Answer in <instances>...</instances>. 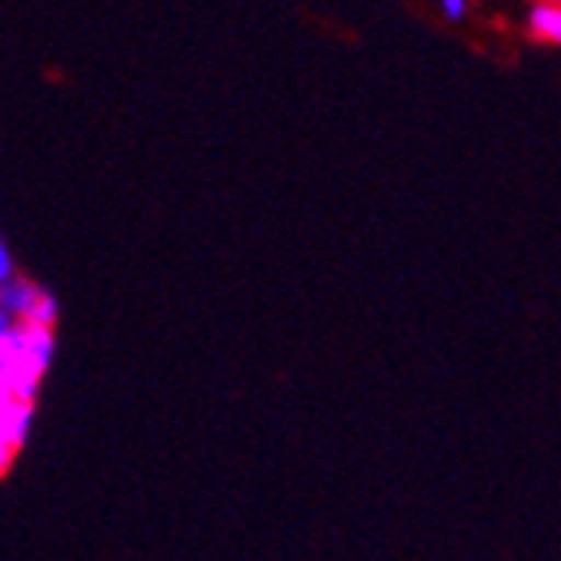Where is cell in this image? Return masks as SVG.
<instances>
[{
  "label": "cell",
  "instance_id": "obj_1",
  "mask_svg": "<svg viewBox=\"0 0 561 561\" xmlns=\"http://www.w3.org/2000/svg\"><path fill=\"white\" fill-rule=\"evenodd\" d=\"M58 336L55 327L14 323L11 333L0 340V370H4V390L18 400H34L44 374L55 360Z\"/></svg>",
  "mask_w": 561,
  "mask_h": 561
},
{
  "label": "cell",
  "instance_id": "obj_2",
  "mask_svg": "<svg viewBox=\"0 0 561 561\" xmlns=\"http://www.w3.org/2000/svg\"><path fill=\"white\" fill-rule=\"evenodd\" d=\"M0 306L14 317V323H31V327H58L61 317L58 296L24 273H14L0 286Z\"/></svg>",
  "mask_w": 561,
  "mask_h": 561
},
{
  "label": "cell",
  "instance_id": "obj_3",
  "mask_svg": "<svg viewBox=\"0 0 561 561\" xmlns=\"http://www.w3.org/2000/svg\"><path fill=\"white\" fill-rule=\"evenodd\" d=\"M34 427V400L0 397V450H21Z\"/></svg>",
  "mask_w": 561,
  "mask_h": 561
},
{
  "label": "cell",
  "instance_id": "obj_4",
  "mask_svg": "<svg viewBox=\"0 0 561 561\" xmlns=\"http://www.w3.org/2000/svg\"><path fill=\"white\" fill-rule=\"evenodd\" d=\"M528 34L541 44H561V4L535 0V8L528 14Z\"/></svg>",
  "mask_w": 561,
  "mask_h": 561
},
{
  "label": "cell",
  "instance_id": "obj_5",
  "mask_svg": "<svg viewBox=\"0 0 561 561\" xmlns=\"http://www.w3.org/2000/svg\"><path fill=\"white\" fill-rule=\"evenodd\" d=\"M437 11L447 18V21H465L468 11H471V0H437Z\"/></svg>",
  "mask_w": 561,
  "mask_h": 561
},
{
  "label": "cell",
  "instance_id": "obj_6",
  "mask_svg": "<svg viewBox=\"0 0 561 561\" xmlns=\"http://www.w3.org/2000/svg\"><path fill=\"white\" fill-rule=\"evenodd\" d=\"M18 273V263H14V252H11V245L4 242V236H0V286H4L11 276Z\"/></svg>",
  "mask_w": 561,
  "mask_h": 561
},
{
  "label": "cell",
  "instance_id": "obj_7",
  "mask_svg": "<svg viewBox=\"0 0 561 561\" xmlns=\"http://www.w3.org/2000/svg\"><path fill=\"white\" fill-rule=\"evenodd\" d=\"M18 461V450H0V478H4Z\"/></svg>",
  "mask_w": 561,
  "mask_h": 561
},
{
  "label": "cell",
  "instance_id": "obj_8",
  "mask_svg": "<svg viewBox=\"0 0 561 561\" xmlns=\"http://www.w3.org/2000/svg\"><path fill=\"white\" fill-rule=\"evenodd\" d=\"M11 327H14V317L4 310V306H0V340H4V336L11 333Z\"/></svg>",
  "mask_w": 561,
  "mask_h": 561
},
{
  "label": "cell",
  "instance_id": "obj_9",
  "mask_svg": "<svg viewBox=\"0 0 561 561\" xmlns=\"http://www.w3.org/2000/svg\"><path fill=\"white\" fill-rule=\"evenodd\" d=\"M545 4H561V0H545Z\"/></svg>",
  "mask_w": 561,
  "mask_h": 561
}]
</instances>
